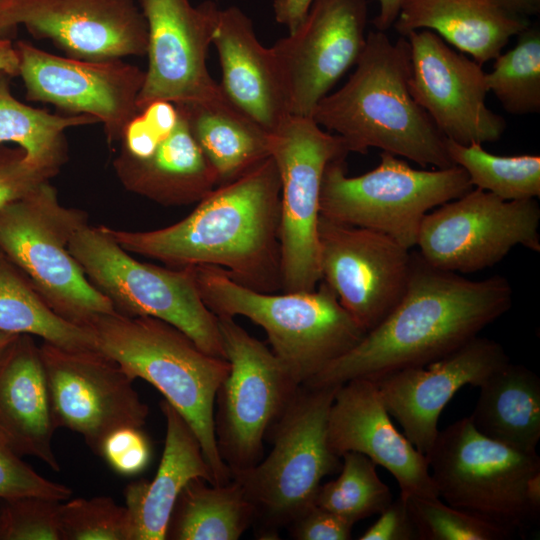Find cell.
Here are the masks:
<instances>
[{"label":"cell","mask_w":540,"mask_h":540,"mask_svg":"<svg viewBox=\"0 0 540 540\" xmlns=\"http://www.w3.org/2000/svg\"><path fill=\"white\" fill-rule=\"evenodd\" d=\"M530 25L485 0H403L393 24L400 36L430 30L479 64L494 60Z\"/></svg>","instance_id":"cell-27"},{"label":"cell","mask_w":540,"mask_h":540,"mask_svg":"<svg viewBox=\"0 0 540 540\" xmlns=\"http://www.w3.org/2000/svg\"><path fill=\"white\" fill-rule=\"evenodd\" d=\"M166 422L161 461L154 478L129 483L124 489L131 540H165L169 519L183 487L193 478L213 485L201 444L185 418L165 399Z\"/></svg>","instance_id":"cell-25"},{"label":"cell","mask_w":540,"mask_h":540,"mask_svg":"<svg viewBox=\"0 0 540 540\" xmlns=\"http://www.w3.org/2000/svg\"><path fill=\"white\" fill-rule=\"evenodd\" d=\"M68 249L89 281L126 316H151L185 333L205 353L224 358L218 318L204 304L193 267L143 263L117 244L101 226L88 223Z\"/></svg>","instance_id":"cell-10"},{"label":"cell","mask_w":540,"mask_h":540,"mask_svg":"<svg viewBox=\"0 0 540 540\" xmlns=\"http://www.w3.org/2000/svg\"><path fill=\"white\" fill-rule=\"evenodd\" d=\"M56 174L31 162L21 147L0 144V210L24 198Z\"/></svg>","instance_id":"cell-40"},{"label":"cell","mask_w":540,"mask_h":540,"mask_svg":"<svg viewBox=\"0 0 540 540\" xmlns=\"http://www.w3.org/2000/svg\"><path fill=\"white\" fill-rule=\"evenodd\" d=\"M217 318L230 370L216 392L214 432L219 455L234 477L261 461L269 430L301 383L234 318Z\"/></svg>","instance_id":"cell-11"},{"label":"cell","mask_w":540,"mask_h":540,"mask_svg":"<svg viewBox=\"0 0 540 540\" xmlns=\"http://www.w3.org/2000/svg\"><path fill=\"white\" fill-rule=\"evenodd\" d=\"M0 71L11 77L18 76L19 59L15 45L0 33Z\"/></svg>","instance_id":"cell-47"},{"label":"cell","mask_w":540,"mask_h":540,"mask_svg":"<svg viewBox=\"0 0 540 540\" xmlns=\"http://www.w3.org/2000/svg\"><path fill=\"white\" fill-rule=\"evenodd\" d=\"M254 519V507L236 480L212 485L197 477L179 493L166 539L238 540L253 526Z\"/></svg>","instance_id":"cell-30"},{"label":"cell","mask_w":540,"mask_h":540,"mask_svg":"<svg viewBox=\"0 0 540 540\" xmlns=\"http://www.w3.org/2000/svg\"><path fill=\"white\" fill-rule=\"evenodd\" d=\"M378 515L359 540H418L406 500L400 495Z\"/></svg>","instance_id":"cell-43"},{"label":"cell","mask_w":540,"mask_h":540,"mask_svg":"<svg viewBox=\"0 0 540 540\" xmlns=\"http://www.w3.org/2000/svg\"><path fill=\"white\" fill-rule=\"evenodd\" d=\"M418 540H506L515 531L499 523L444 504L439 497L404 498Z\"/></svg>","instance_id":"cell-36"},{"label":"cell","mask_w":540,"mask_h":540,"mask_svg":"<svg viewBox=\"0 0 540 540\" xmlns=\"http://www.w3.org/2000/svg\"><path fill=\"white\" fill-rule=\"evenodd\" d=\"M486 73L491 92L513 115L540 112V29L529 25L517 35L516 45L496 57Z\"/></svg>","instance_id":"cell-34"},{"label":"cell","mask_w":540,"mask_h":540,"mask_svg":"<svg viewBox=\"0 0 540 540\" xmlns=\"http://www.w3.org/2000/svg\"><path fill=\"white\" fill-rule=\"evenodd\" d=\"M321 281L366 331L381 323L401 300L410 275L411 252L389 236L320 215Z\"/></svg>","instance_id":"cell-16"},{"label":"cell","mask_w":540,"mask_h":540,"mask_svg":"<svg viewBox=\"0 0 540 540\" xmlns=\"http://www.w3.org/2000/svg\"><path fill=\"white\" fill-rule=\"evenodd\" d=\"M18 25L74 59L146 55L147 25L136 0H0V33Z\"/></svg>","instance_id":"cell-20"},{"label":"cell","mask_w":540,"mask_h":540,"mask_svg":"<svg viewBox=\"0 0 540 540\" xmlns=\"http://www.w3.org/2000/svg\"><path fill=\"white\" fill-rule=\"evenodd\" d=\"M354 524L316 504L308 508L289 526L297 540H348Z\"/></svg>","instance_id":"cell-42"},{"label":"cell","mask_w":540,"mask_h":540,"mask_svg":"<svg viewBox=\"0 0 540 540\" xmlns=\"http://www.w3.org/2000/svg\"><path fill=\"white\" fill-rule=\"evenodd\" d=\"M198 292L217 317L244 316L266 333L272 352L302 384L358 344L367 333L322 281L313 291L263 293L224 270L194 266Z\"/></svg>","instance_id":"cell-5"},{"label":"cell","mask_w":540,"mask_h":540,"mask_svg":"<svg viewBox=\"0 0 540 540\" xmlns=\"http://www.w3.org/2000/svg\"><path fill=\"white\" fill-rule=\"evenodd\" d=\"M339 476L321 484L314 504L355 524L378 515L393 500L391 491L379 477L376 464L358 452H346Z\"/></svg>","instance_id":"cell-35"},{"label":"cell","mask_w":540,"mask_h":540,"mask_svg":"<svg viewBox=\"0 0 540 540\" xmlns=\"http://www.w3.org/2000/svg\"><path fill=\"white\" fill-rule=\"evenodd\" d=\"M0 330L38 336L43 342L68 350H98L91 331L55 313L30 280L1 251Z\"/></svg>","instance_id":"cell-31"},{"label":"cell","mask_w":540,"mask_h":540,"mask_svg":"<svg viewBox=\"0 0 540 540\" xmlns=\"http://www.w3.org/2000/svg\"><path fill=\"white\" fill-rule=\"evenodd\" d=\"M405 37L410 93L446 139L462 145L498 141L506 121L485 103L488 89L481 64L433 31H412Z\"/></svg>","instance_id":"cell-19"},{"label":"cell","mask_w":540,"mask_h":540,"mask_svg":"<svg viewBox=\"0 0 540 540\" xmlns=\"http://www.w3.org/2000/svg\"><path fill=\"white\" fill-rule=\"evenodd\" d=\"M268 138L280 178L281 290L313 291L321 281L317 231L323 175L349 151L339 135L311 116L289 114Z\"/></svg>","instance_id":"cell-12"},{"label":"cell","mask_w":540,"mask_h":540,"mask_svg":"<svg viewBox=\"0 0 540 540\" xmlns=\"http://www.w3.org/2000/svg\"><path fill=\"white\" fill-rule=\"evenodd\" d=\"M178 110L175 125L148 154L133 157L120 152L113 162L126 190L163 206L198 203L218 186L216 173Z\"/></svg>","instance_id":"cell-26"},{"label":"cell","mask_w":540,"mask_h":540,"mask_svg":"<svg viewBox=\"0 0 540 540\" xmlns=\"http://www.w3.org/2000/svg\"><path fill=\"white\" fill-rule=\"evenodd\" d=\"M26 98L71 115H88L103 125L108 143L120 142L139 113L145 71L122 59L80 60L44 51L26 41L15 44Z\"/></svg>","instance_id":"cell-15"},{"label":"cell","mask_w":540,"mask_h":540,"mask_svg":"<svg viewBox=\"0 0 540 540\" xmlns=\"http://www.w3.org/2000/svg\"><path fill=\"white\" fill-rule=\"evenodd\" d=\"M447 504L512 530L540 519V458L480 433L469 417L439 431L425 455Z\"/></svg>","instance_id":"cell-7"},{"label":"cell","mask_w":540,"mask_h":540,"mask_svg":"<svg viewBox=\"0 0 540 540\" xmlns=\"http://www.w3.org/2000/svg\"><path fill=\"white\" fill-rule=\"evenodd\" d=\"M72 490L38 474L0 435V499L39 496L66 501Z\"/></svg>","instance_id":"cell-39"},{"label":"cell","mask_w":540,"mask_h":540,"mask_svg":"<svg viewBox=\"0 0 540 540\" xmlns=\"http://www.w3.org/2000/svg\"><path fill=\"white\" fill-rule=\"evenodd\" d=\"M508 362L501 344L477 336L437 361L402 369L374 382L390 416L426 455L438 436L440 414L453 396L466 385L479 387Z\"/></svg>","instance_id":"cell-21"},{"label":"cell","mask_w":540,"mask_h":540,"mask_svg":"<svg viewBox=\"0 0 540 540\" xmlns=\"http://www.w3.org/2000/svg\"><path fill=\"white\" fill-rule=\"evenodd\" d=\"M101 228L127 252L171 268L213 266L252 290L282 289L280 178L271 156L214 188L173 225L150 231Z\"/></svg>","instance_id":"cell-1"},{"label":"cell","mask_w":540,"mask_h":540,"mask_svg":"<svg viewBox=\"0 0 540 540\" xmlns=\"http://www.w3.org/2000/svg\"><path fill=\"white\" fill-rule=\"evenodd\" d=\"M86 223L84 211L60 203L50 181L0 210V251L55 313L84 328L115 311L68 249L73 234Z\"/></svg>","instance_id":"cell-8"},{"label":"cell","mask_w":540,"mask_h":540,"mask_svg":"<svg viewBox=\"0 0 540 540\" xmlns=\"http://www.w3.org/2000/svg\"><path fill=\"white\" fill-rule=\"evenodd\" d=\"M379 13L372 23L378 31H387L393 26L403 0H377Z\"/></svg>","instance_id":"cell-46"},{"label":"cell","mask_w":540,"mask_h":540,"mask_svg":"<svg viewBox=\"0 0 540 540\" xmlns=\"http://www.w3.org/2000/svg\"><path fill=\"white\" fill-rule=\"evenodd\" d=\"M493 6L516 16L528 18L540 13V0H485Z\"/></svg>","instance_id":"cell-45"},{"label":"cell","mask_w":540,"mask_h":540,"mask_svg":"<svg viewBox=\"0 0 540 540\" xmlns=\"http://www.w3.org/2000/svg\"><path fill=\"white\" fill-rule=\"evenodd\" d=\"M19 335L0 330V361Z\"/></svg>","instance_id":"cell-48"},{"label":"cell","mask_w":540,"mask_h":540,"mask_svg":"<svg viewBox=\"0 0 540 540\" xmlns=\"http://www.w3.org/2000/svg\"><path fill=\"white\" fill-rule=\"evenodd\" d=\"M472 188L460 166L419 170L382 151L378 166L359 176H347L345 159L328 164L321 185L320 215L381 232L410 250L416 246L425 215Z\"/></svg>","instance_id":"cell-9"},{"label":"cell","mask_w":540,"mask_h":540,"mask_svg":"<svg viewBox=\"0 0 540 540\" xmlns=\"http://www.w3.org/2000/svg\"><path fill=\"white\" fill-rule=\"evenodd\" d=\"M454 165L462 167L474 188L503 200L536 199L540 196V156H500L487 152L482 144L462 145L446 140Z\"/></svg>","instance_id":"cell-33"},{"label":"cell","mask_w":540,"mask_h":540,"mask_svg":"<svg viewBox=\"0 0 540 540\" xmlns=\"http://www.w3.org/2000/svg\"><path fill=\"white\" fill-rule=\"evenodd\" d=\"M409 75L407 38L392 42L385 32L370 31L347 82L322 98L311 117L339 135L349 153L378 148L422 167L454 166L446 137L410 93Z\"/></svg>","instance_id":"cell-3"},{"label":"cell","mask_w":540,"mask_h":540,"mask_svg":"<svg viewBox=\"0 0 540 540\" xmlns=\"http://www.w3.org/2000/svg\"><path fill=\"white\" fill-rule=\"evenodd\" d=\"M10 77L0 71V144L14 143L35 165L59 173L68 156L65 131L98 120L82 114H52L29 106L12 94Z\"/></svg>","instance_id":"cell-32"},{"label":"cell","mask_w":540,"mask_h":540,"mask_svg":"<svg viewBox=\"0 0 540 540\" xmlns=\"http://www.w3.org/2000/svg\"><path fill=\"white\" fill-rule=\"evenodd\" d=\"M87 328L100 352L134 380L153 385L185 418L201 444L213 485L230 482L213 420L216 392L230 370L228 360L205 353L181 330L151 316L114 311L97 316Z\"/></svg>","instance_id":"cell-4"},{"label":"cell","mask_w":540,"mask_h":540,"mask_svg":"<svg viewBox=\"0 0 540 540\" xmlns=\"http://www.w3.org/2000/svg\"><path fill=\"white\" fill-rule=\"evenodd\" d=\"M509 281H481L438 269L411 252L406 290L388 316L305 384L336 386L437 361L457 350L512 306Z\"/></svg>","instance_id":"cell-2"},{"label":"cell","mask_w":540,"mask_h":540,"mask_svg":"<svg viewBox=\"0 0 540 540\" xmlns=\"http://www.w3.org/2000/svg\"><path fill=\"white\" fill-rule=\"evenodd\" d=\"M327 442L340 458L358 452L385 468L397 481L402 498L439 497L426 456L395 427L372 380L352 379L338 387Z\"/></svg>","instance_id":"cell-22"},{"label":"cell","mask_w":540,"mask_h":540,"mask_svg":"<svg viewBox=\"0 0 540 540\" xmlns=\"http://www.w3.org/2000/svg\"><path fill=\"white\" fill-rule=\"evenodd\" d=\"M539 224L536 199L503 200L473 187L425 215L416 246L438 269L473 273L497 264L517 245L540 252Z\"/></svg>","instance_id":"cell-13"},{"label":"cell","mask_w":540,"mask_h":540,"mask_svg":"<svg viewBox=\"0 0 540 540\" xmlns=\"http://www.w3.org/2000/svg\"><path fill=\"white\" fill-rule=\"evenodd\" d=\"M60 502L39 496L2 499L0 540H61Z\"/></svg>","instance_id":"cell-38"},{"label":"cell","mask_w":540,"mask_h":540,"mask_svg":"<svg viewBox=\"0 0 540 540\" xmlns=\"http://www.w3.org/2000/svg\"><path fill=\"white\" fill-rule=\"evenodd\" d=\"M212 44L225 97L264 130H274L290 113L271 47L259 42L250 17L237 6L219 10Z\"/></svg>","instance_id":"cell-23"},{"label":"cell","mask_w":540,"mask_h":540,"mask_svg":"<svg viewBox=\"0 0 540 540\" xmlns=\"http://www.w3.org/2000/svg\"><path fill=\"white\" fill-rule=\"evenodd\" d=\"M147 25V69L139 110L156 101L175 105L225 97L207 67L219 8L212 0H136Z\"/></svg>","instance_id":"cell-17"},{"label":"cell","mask_w":540,"mask_h":540,"mask_svg":"<svg viewBox=\"0 0 540 540\" xmlns=\"http://www.w3.org/2000/svg\"><path fill=\"white\" fill-rule=\"evenodd\" d=\"M313 0H274L273 11L276 22L294 32L305 19Z\"/></svg>","instance_id":"cell-44"},{"label":"cell","mask_w":540,"mask_h":540,"mask_svg":"<svg viewBox=\"0 0 540 540\" xmlns=\"http://www.w3.org/2000/svg\"><path fill=\"white\" fill-rule=\"evenodd\" d=\"M58 522L61 540H131L127 509L109 496L61 501Z\"/></svg>","instance_id":"cell-37"},{"label":"cell","mask_w":540,"mask_h":540,"mask_svg":"<svg viewBox=\"0 0 540 540\" xmlns=\"http://www.w3.org/2000/svg\"><path fill=\"white\" fill-rule=\"evenodd\" d=\"M366 0H313L298 28L272 47L288 111L311 116L366 43Z\"/></svg>","instance_id":"cell-18"},{"label":"cell","mask_w":540,"mask_h":540,"mask_svg":"<svg viewBox=\"0 0 540 540\" xmlns=\"http://www.w3.org/2000/svg\"><path fill=\"white\" fill-rule=\"evenodd\" d=\"M150 440L137 427L112 432L102 444L100 457L118 474L135 476L143 472L152 456Z\"/></svg>","instance_id":"cell-41"},{"label":"cell","mask_w":540,"mask_h":540,"mask_svg":"<svg viewBox=\"0 0 540 540\" xmlns=\"http://www.w3.org/2000/svg\"><path fill=\"white\" fill-rule=\"evenodd\" d=\"M54 425L82 436L100 456L102 444L123 427L142 428L149 415L131 378L99 350L40 345Z\"/></svg>","instance_id":"cell-14"},{"label":"cell","mask_w":540,"mask_h":540,"mask_svg":"<svg viewBox=\"0 0 540 540\" xmlns=\"http://www.w3.org/2000/svg\"><path fill=\"white\" fill-rule=\"evenodd\" d=\"M339 386L302 383L266 436L273 445L268 456L232 477L254 507L258 539H278L283 528L314 505L322 479L340 471L341 458L327 442L329 412Z\"/></svg>","instance_id":"cell-6"},{"label":"cell","mask_w":540,"mask_h":540,"mask_svg":"<svg viewBox=\"0 0 540 540\" xmlns=\"http://www.w3.org/2000/svg\"><path fill=\"white\" fill-rule=\"evenodd\" d=\"M473 426L483 435L518 450L536 453L540 440V379L529 368L508 362L479 386Z\"/></svg>","instance_id":"cell-28"},{"label":"cell","mask_w":540,"mask_h":540,"mask_svg":"<svg viewBox=\"0 0 540 540\" xmlns=\"http://www.w3.org/2000/svg\"><path fill=\"white\" fill-rule=\"evenodd\" d=\"M1 503H2V499H0V511H1Z\"/></svg>","instance_id":"cell-49"},{"label":"cell","mask_w":540,"mask_h":540,"mask_svg":"<svg viewBox=\"0 0 540 540\" xmlns=\"http://www.w3.org/2000/svg\"><path fill=\"white\" fill-rule=\"evenodd\" d=\"M55 430L40 346L21 334L0 361V435L21 457H36L58 472Z\"/></svg>","instance_id":"cell-24"},{"label":"cell","mask_w":540,"mask_h":540,"mask_svg":"<svg viewBox=\"0 0 540 540\" xmlns=\"http://www.w3.org/2000/svg\"><path fill=\"white\" fill-rule=\"evenodd\" d=\"M176 106L216 173L218 186L238 179L270 156L268 132L226 97Z\"/></svg>","instance_id":"cell-29"}]
</instances>
